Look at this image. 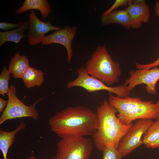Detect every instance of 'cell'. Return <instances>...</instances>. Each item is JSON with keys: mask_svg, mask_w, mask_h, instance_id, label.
Returning <instances> with one entry per match:
<instances>
[{"mask_svg": "<svg viewBox=\"0 0 159 159\" xmlns=\"http://www.w3.org/2000/svg\"><path fill=\"white\" fill-rule=\"evenodd\" d=\"M52 131L61 138L92 135L96 131V113L84 106L69 107L56 112L49 120Z\"/></svg>", "mask_w": 159, "mask_h": 159, "instance_id": "6da1fadb", "label": "cell"}, {"mask_svg": "<svg viewBox=\"0 0 159 159\" xmlns=\"http://www.w3.org/2000/svg\"><path fill=\"white\" fill-rule=\"evenodd\" d=\"M117 112V110L107 100L97 107V128L92 136L94 145L100 151L109 144L117 148L121 138L133 125L122 123L116 115Z\"/></svg>", "mask_w": 159, "mask_h": 159, "instance_id": "7a4b0ae2", "label": "cell"}, {"mask_svg": "<svg viewBox=\"0 0 159 159\" xmlns=\"http://www.w3.org/2000/svg\"><path fill=\"white\" fill-rule=\"evenodd\" d=\"M108 101L117 110V118L125 125L136 120L157 119V106L152 101L128 96L120 98L110 93Z\"/></svg>", "mask_w": 159, "mask_h": 159, "instance_id": "3957f363", "label": "cell"}, {"mask_svg": "<svg viewBox=\"0 0 159 159\" xmlns=\"http://www.w3.org/2000/svg\"><path fill=\"white\" fill-rule=\"evenodd\" d=\"M85 68L90 75L109 86L118 82L122 74L120 63L113 60L105 45L96 47Z\"/></svg>", "mask_w": 159, "mask_h": 159, "instance_id": "277c9868", "label": "cell"}, {"mask_svg": "<svg viewBox=\"0 0 159 159\" xmlns=\"http://www.w3.org/2000/svg\"><path fill=\"white\" fill-rule=\"evenodd\" d=\"M94 144L85 137L68 136L61 138L57 144V159H90Z\"/></svg>", "mask_w": 159, "mask_h": 159, "instance_id": "5b68a950", "label": "cell"}, {"mask_svg": "<svg viewBox=\"0 0 159 159\" xmlns=\"http://www.w3.org/2000/svg\"><path fill=\"white\" fill-rule=\"evenodd\" d=\"M77 72V77L67 82V86L68 88L80 87L88 92L106 90L110 93H114L120 98L128 96L131 93V91L125 83L116 86H109L102 81L90 75L85 68L83 66L78 69Z\"/></svg>", "mask_w": 159, "mask_h": 159, "instance_id": "8992f818", "label": "cell"}, {"mask_svg": "<svg viewBox=\"0 0 159 159\" xmlns=\"http://www.w3.org/2000/svg\"><path fill=\"white\" fill-rule=\"evenodd\" d=\"M9 87V90L7 94L8 103L0 117V125L8 120L25 117H30L36 121L38 120L39 113L35 107L46 97L39 98L31 105H27L17 97L16 87L11 85Z\"/></svg>", "mask_w": 159, "mask_h": 159, "instance_id": "52a82bcc", "label": "cell"}, {"mask_svg": "<svg viewBox=\"0 0 159 159\" xmlns=\"http://www.w3.org/2000/svg\"><path fill=\"white\" fill-rule=\"evenodd\" d=\"M152 119L138 120L121 139L117 149L124 157L142 145V137L150 126Z\"/></svg>", "mask_w": 159, "mask_h": 159, "instance_id": "ba28073f", "label": "cell"}, {"mask_svg": "<svg viewBox=\"0 0 159 159\" xmlns=\"http://www.w3.org/2000/svg\"><path fill=\"white\" fill-rule=\"evenodd\" d=\"M129 73V77L125 83L131 91L138 85L144 84L146 85V90L148 93L152 95L157 93L156 85L159 80V67L132 69Z\"/></svg>", "mask_w": 159, "mask_h": 159, "instance_id": "9c48e42d", "label": "cell"}, {"mask_svg": "<svg viewBox=\"0 0 159 159\" xmlns=\"http://www.w3.org/2000/svg\"><path fill=\"white\" fill-rule=\"evenodd\" d=\"M29 16V31L27 36L29 43L32 46L41 43L46 34L49 32L62 28L52 25L49 21H41L33 10L30 11Z\"/></svg>", "mask_w": 159, "mask_h": 159, "instance_id": "30bf717a", "label": "cell"}, {"mask_svg": "<svg viewBox=\"0 0 159 159\" xmlns=\"http://www.w3.org/2000/svg\"><path fill=\"white\" fill-rule=\"evenodd\" d=\"M77 31L76 27L67 26L63 28L55 31L52 34L45 36L41 42L42 45L52 44H58L63 46L67 52V60L70 62L73 55L72 48V40Z\"/></svg>", "mask_w": 159, "mask_h": 159, "instance_id": "8fae6325", "label": "cell"}, {"mask_svg": "<svg viewBox=\"0 0 159 159\" xmlns=\"http://www.w3.org/2000/svg\"><path fill=\"white\" fill-rule=\"evenodd\" d=\"M130 16L131 28H141L143 23H147L150 13L149 7L144 0H135L125 9Z\"/></svg>", "mask_w": 159, "mask_h": 159, "instance_id": "7c38bea8", "label": "cell"}, {"mask_svg": "<svg viewBox=\"0 0 159 159\" xmlns=\"http://www.w3.org/2000/svg\"><path fill=\"white\" fill-rule=\"evenodd\" d=\"M26 123L21 122L14 130L6 131L0 130V150L3 155V159H8L7 154L10 148L16 140V135L19 132L26 128Z\"/></svg>", "mask_w": 159, "mask_h": 159, "instance_id": "4fadbf2b", "label": "cell"}, {"mask_svg": "<svg viewBox=\"0 0 159 159\" xmlns=\"http://www.w3.org/2000/svg\"><path fill=\"white\" fill-rule=\"evenodd\" d=\"M34 9L39 11L43 19L47 18L52 11L50 4L47 0H25L22 5L17 9L15 12L19 14Z\"/></svg>", "mask_w": 159, "mask_h": 159, "instance_id": "5bb4252c", "label": "cell"}, {"mask_svg": "<svg viewBox=\"0 0 159 159\" xmlns=\"http://www.w3.org/2000/svg\"><path fill=\"white\" fill-rule=\"evenodd\" d=\"M101 21L104 25L115 24L121 25L127 29L131 27V22L126 10L114 11L105 16H102Z\"/></svg>", "mask_w": 159, "mask_h": 159, "instance_id": "9a60e30c", "label": "cell"}, {"mask_svg": "<svg viewBox=\"0 0 159 159\" xmlns=\"http://www.w3.org/2000/svg\"><path fill=\"white\" fill-rule=\"evenodd\" d=\"M29 66V60L27 57L17 52L11 58L8 69L14 78H21Z\"/></svg>", "mask_w": 159, "mask_h": 159, "instance_id": "2e32d148", "label": "cell"}, {"mask_svg": "<svg viewBox=\"0 0 159 159\" xmlns=\"http://www.w3.org/2000/svg\"><path fill=\"white\" fill-rule=\"evenodd\" d=\"M28 27V22L25 21L21 26L15 29L0 32V46L7 42L19 43L21 39L26 37L24 32Z\"/></svg>", "mask_w": 159, "mask_h": 159, "instance_id": "e0dca14e", "label": "cell"}, {"mask_svg": "<svg viewBox=\"0 0 159 159\" xmlns=\"http://www.w3.org/2000/svg\"><path fill=\"white\" fill-rule=\"evenodd\" d=\"M21 79L26 87L30 88L41 86L44 81V73L41 70L30 66L24 74Z\"/></svg>", "mask_w": 159, "mask_h": 159, "instance_id": "ac0fdd59", "label": "cell"}, {"mask_svg": "<svg viewBox=\"0 0 159 159\" xmlns=\"http://www.w3.org/2000/svg\"><path fill=\"white\" fill-rule=\"evenodd\" d=\"M159 138V119L153 122L144 134L143 144L146 147Z\"/></svg>", "mask_w": 159, "mask_h": 159, "instance_id": "d6986e66", "label": "cell"}, {"mask_svg": "<svg viewBox=\"0 0 159 159\" xmlns=\"http://www.w3.org/2000/svg\"><path fill=\"white\" fill-rule=\"evenodd\" d=\"M11 73L4 66L0 74V94L3 96L7 94L9 90V82Z\"/></svg>", "mask_w": 159, "mask_h": 159, "instance_id": "ffe728a7", "label": "cell"}, {"mask_svg": "<svg viewBox=\"0 0 159 159\" xmlns=\"http://www.w3.org/2000/svg\"><path fill=\"white\" fill-rule=\"evenodd\" d=\"M102 151V159H122L123 157L117 148L112 145H105Z\"/></svg>", "mask_w": 159, "mask_h": 159, "instance_id": "44dd1931", "label": "cell"}, {"mask_svg": "<svg viewBox=\"0 0 159 159\" xmlns=\"http://www.w3.org/2000/svg\"><path fill=\"white\" fill-rule=\"evenodd\" d=\"M133 2V1L131 0H116L108 9L102 13L101 16H105L120 7L128 6L131 4Z\"/></svg>", "mask_w": 159, "mask_h": 159, "instance_id": "7402d4cb", "label": "cell"}, {"mask_svg": "<svg viewBox=\"0 0 159 159\" xmlns=\"http://www.w3.org/2000/svg\"><path fill=\"white\" fill-rule=\"evenodd\" d=\"M23 22H20L17 24H13L6 22H1L0 23V29L6 31L11 30L15 28H17L21 26Z\"/></svg>", "mask_w": 159, "mask_h": 159, "instance_id": "603a6c76", "label": "cell"}, {"mask_svg": "<svg viewBox=\"0 0 159 159\" xmlns=\"http://www.w3.org/2000/svg\"><path fill=\"white\" fill-rule=\"evenodd\" d=\"M135 65L138 69H150L154 67H158L159 66V57L156 60L153 61L151 63L146 64H142L136 63Z\"/></svg>", "mask_w": 159, "mask_h": 159, "instance_id": "cb8c5ba5", "label": "cell"}, {"mask_svg": "<svg viewBox=\"0 0 159 159\" xmlns=\"http://www.w3.org/2000/svg\"><path fill=\"white\" fill-rule=\"evenodd\" d=\"M8 103V100L0 97V113L3 112L5 108Z\"/></svg>", "mask_w": 159, "mask_h": 159, "instance_id": "d4e9b609", "label": "cell"}, {"mask_svg": "<svg viewBox=\"0 0 159 159\" xmlns=\"http://www.w3.org/2000/svg\"><path fill=\"white\" fill-rule=\"evenodd\" d=\"M146 147L151 148H159V138L156 141L148 145Z\"/></svg>", "mask_w": 159, "mask_h": 159, "instance_id": "484cf974", "label": "cell"}, {"mask_svg": "<svg viewBox=\"0 0 159 159\" xmlns=\"http://www.w3.org/2000/svg\"><path fill=\"white\" fill-rule=\"evenodd\" d=\"M154 11L155 14L159 19V1H155L154 6Z\"/></svg>", "mask_w": 159, "mask_h": 159, "instance_id": "4316f807", "label": "cell"}, {"mask_svg": "<svg viewBox=\"0 0 159 159\" xmlns=\"http://www.w3.org/2000/svg\"><path fill=\"white\" fill-rule=\"evenodd\" d=\"M156 103L157 106L158 111L157 119H159V100L157 101Z\"/></svg>", "mask_w": 159, "mask_h": 159, "instance_id": "83f0119b", "label": "cell"}, {"mask_svg": "<svg viewBox=\"0 0 159 159\" xmlns=\"http://www.w3.org/2000/svg\"><path fill=\"white\" fill-rule=\"evenodd\" d=\"M24 159H38L35 156L32 155L29 156Z\"/></svg>", "mask_w": 159, "mask_h": 159, "instance_id": "f1b7e54d", "label": "cell"}, {"mask_svg": "<svg viewBox=\"0 0 159 159\" xmlns=\"http://www.w3.org/2000/svg\"><path fill=\"white\" fill-rule=\"evenodd\" d=\"M43 159V158H42V159ZM57 159V158H56L55 157V158H52V159Z\"/></svg>", "mask_w": 159, "mask_h": 159, "instance_id": "f546056e", "label": "cell"}, {"mask_svg": "<svg viewBox=\"0 0 159 159\" xmlns=\"http://www.w3.org/2000/svg\"><path fill=\"white\" fill-rule=\"evenodd\" d=\"M8 159H11L9 157H8Z\"/></svg>", "mask_w": 159, "mask_h": 159, "instance_id": "4dcf8cb0", "label": "cell"}]
</instances>
